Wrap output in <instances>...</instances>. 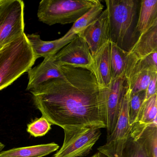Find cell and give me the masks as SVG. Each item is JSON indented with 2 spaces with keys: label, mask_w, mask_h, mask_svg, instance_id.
<instances>
[{
  "label": "cell",
  "mask_w": 157,
  "mask_h": 157,
  "mask_svg": "<svg viewBox=\"0 0 157 157\" xmlns=\"http://www.w3.org/2000/svg\"><path fill=\"white\" fill-rule=\"evenodd\" d=\"M63 78L30 91L34 103L51 124L64 130L105 128L100 112L99 89L92 71L61 66Z\"/></svg>",
  "instance_id": "1"
},
{
  "label": "cell",
  "mask_w": 157,
  "mask_h": 157,
  "mask_svg": "<svg viewBox=\"0 0 157 157\" xmlns=\"http://www.w3.org/2000/svg\"><path fill=\"white\" fill-rule=\"evenodd\" d=\"M138 0L105 1L109 24L110 42L126 52L135 44L137 22Z\"/></svg>",
  "instance_id": "2"
},
{
  "label": "cell",
  "mask_w": 157,
  "mask_h": 157,
  "mask_svg": "<svg viewBox=\"0 0 157 157\" xmlns=\"http://www.w3.org/2000/svg\"><path fill=\"white\" fill-rule=\"evenodd\" d=\"M36 60L25 33L0 49V90L28 72Z\"/></svg>",
  "instance_id": "3"
},
{
  "label": "cell",
  "mask_w": 157,
  "mask_h": 157,
  "mask_svg": "<svg viewBox=\"0 0 157 157\" xmlns=\"http://www.w3.org/2000/svg\"><path fill=\"white\" fill-rule=\"evenodd\" d=\"M98 0H43L37 10L38 20L49 25L74 23Z\"/></svg>",
  "instance_id": "4"
},
{
  "label": "cell",
  "mask_w": 157,
  "mask_h": 157,
  "mask_svg": "<svg viewBox=\"0 0 157 157\" xmlns=\"http://www.w3.org/2000/svg\"><path fill=\"white\" fill-rule=\"evenodd\" d=\"M24 2L0 0V49L24 33Z\"/></svg>",
  "instance_id": "5"
},
{
  "label": "cell",
  "mask_w": 157,
  "mask_h": 157,
  "mask_svg": "<svg viewBox=\"0 0 157 157\" xmlns=\"http://www.w3.org/2000/svg\"><path fill=\"white\" fill-rule=\"evenodd\" d=\"M127 87L124 77L113 79L109 87H99L100 112L106 126L107 136L110 135L115 127Z\"/></svg>",
  "instance_id": "6"
},
{
  "label": "cell",
  "mask_w": 157,
  "mask_h": 157,
  "mask_svg": "<svg viewBox=\"0 0 157 157\" xmlns=\"http://www.w3.org/2000/svg\"><path fill=\"white\" fill-rule=\"evenodd\" d=\"M64 140L54 157H82L86 156L101 136V128H82L64 130Z\"/></svg>",
  "instance_id": "7"
},
{
  "label": "cell",
  "mask_w": 157,
  "mask_h": 157,
  "mask_svg": "<svg viewBox=\"0 0 157 157\" xmlns=\"http://www.w3.org/2000/svg\"><path fill=\"white\" fill-rule=\"evenodd\" d=\"M130 90L128 87L123 97L120 113L114 129L107 136L106 142L98 148L99 152L107 157H122V152L131 132L128 122V105Z\"/></svg>",
  "instance_id": "8"
},
{
  "label": "cell",
  "mask_w": 157,
  "mask_h": 157,
  "mask_svg": "<svg viewBox=\"0 0 157 157\" xmlns=\"http://www.w3.org/2000/svg\"><path fill=\"white\" fill-rule=\"evenodd\" d=\"M60 66L85 69L93 71V58L85 40L79 36L54 56Z\"/></svg>",
  "instance_id": "9"
},
{
  "label": "cell",
  "mask_w": 157,
  "mask_h": 157,
  "mask_svg": "<svg viewBox=\"0 0 157 157\" xmlns=\"http://www.w3.org/2000/svg\"><path fill=\"white\" fill-rule=\"evenodd\" d=\"M156 52L157 25L140 35L135 44L128 52L124 76L125 80L138 62Z\"/></svg>",
  "instance_id": "10"
},
{
  "label": "cell",
  "mask_w": 157,
  "mask_h": 157,
  "mask_svg": "<svg viewBox=\"0 0 157 157\" xmlns=\"http://www.w3.org/2000/svg\"><path fill=\"white\" fill-rule=\"evenodd\" d=\"M77 36L87 43L93 57L108 42H110L108 14L106 9L84 31Z\"/></svg>",
  "instance_id": "11"
},
{
  "label": "cell",
  "mask_w": 157,
  "mask_h": 157,
  "mask_svg": "<svg viewBox=\"0 0 157 157\" xmlns=\"http://www.w3.org/2000/svg\"><path fill=\"white\" fill-rule=\"evenodd\" d=\"M27 72L29 81L27 90L29 91L50 80L64 77L61 66L56 61L54 56L44 58L40 64Z\"/></svg>",
  "instance_id": "12"
},
{
  "label": "cell",
  "mask_w": 157,
  "mask_h": 157,
  "mask_svg": "<svg viewBox=\"0 0 157 157\" xmlns=\"http://www.w3.org/2000/svg\"><path fill=\"white\" fill-rule=\"evenodd\" d=\"M130 136L143 149L147 157H157V124L132 125Z\"/></svg>",
  "instance_id": "13"
},
{
  "label": "cell",
  "mask_w": 157,
  "mask_h": 157,
  "mask_svg": "<svg viewBox=\"0 0 157 157\" xmlns=\"http://www.w3.org/2000/svg\"><path fill=\"white\" fill-rule=\"evenodd\" d=\"M92 58L93 72L99 88L109 87L113 80L110 42L105 44Z\"/></svg>",
  "instance_id": "14"
},
{
  "label": "cell",
  "mask_w": 157,
  "mask_h": 157,
  "mask_svg": "<svg viewBox=\"0 0 157 157\" xmlns=\"http://www.w3.org/2000/svg\"><path fill=\"white\" fill-rule=\"evenodd\" d=\"M77 36H64L56 40L47 41L42 40L40 36L37 34L26 35L36 60L41 57L55 56Z\"/></svg>",
  "instance_id": "15"
},
{
  "label": "cell",
  "mask_w": 157,
  "mask_h": 157,
  "mask_svg": "<svg viewBox=\"0 0 157 157\" xmlns=\"http://www.w3.org/2000/svg\"><path fill=\"white\" fill-rule=\"evenodd\" d=\"M157 25V0H144L140 3L139 12L135 28L137 36Z\"/></svg>",
  "instance_id": "16"
},
{
  "label": "cell",
  "mask_w": 157,
  "mask_h": 157,
  "mask_svg": "<svg viewBox=\"0 0 157 157\" xmlns=\"http://www.w3.org/2000/svg\"><path fill=\"white\" fill-rule=\"evenodd\" d=\"M59 146L55 142L14 148L0 152V157H44L55 152Z\"/></svg>",
  "instance_id": "17"
},
{
  "label": "cell",
  "mask_w": 157,
  "mask_h": 157,
  "mask_svg": "<svg viewBox=\"0 0 157 157\" xmlns=\"http://www.w3.org/2000/svg\"><path fill=\"white\" fill-rule=\"evenodd\" d=\"M103 9L104 5L98 0L94 6L73 23L72 27L64 36L78 35L99 17L103 11Z\"/></svg>",
  "instance_id": "18"
},
{
  "label": "cell",
  "mask_w": 157,
  "mask_h": 157,
  "mask_svg": "<svg viewBox=\"0 0 157 157\" xmlns=\"http://www.w3.org/2000/svg\"><path fill=\"white\" fill-rule=\"evenodd\" d=\"M110 43L113 79L124 77L128 52L121 49L115 44Z\"/></svg>",
  "instance_id": "19"
},
{
  "label": "cell",
  "mask_w": 157,
  "mask_h": 157,
  "mask_svg": "<svg viewBox=\"0 0 157 157\" xmlns=\"http://www.w3.org/2000/svg\"><path fill=\"white\" fill-rule=\"evenodd\" d=\"M157 95L156 94L144 101L136 123L145 125L157 124Z\"/></svg>",
  "instance_id": "20"
},
{
  "label": "cell",
  "mask_w": 157,
  "mask_h": 157,
  "mask_svg": "<svg viewBox=\"0 0 157 157\" xmlns=\"http://www.w3.org/2000/svg\"><path fill=\"white\" fill-rule=\"evenodd\" d=\"M155 73L157 72L145 70L132 76L126 82L131 93H136L146 90L152 76Z\"/></svg>",
  "instance_id": "21"
},
{
  "label": "cell",
  "mask_w": 157,
  "mask_h": 157,
  "mask_svg": "<svg viewBox=\"0 0 157 157\" xmlns=\"http://www.w3.org/2000/svg\"><path fill=\"white\" fill-rule=\"evenodd\" d=\"M145 97V91L136 93H132L130 92L128 105V122L130 125L132 126L136 122Z\"/></svg>",
  "instance_id": "22"
},
{
  "label": "cell",
  "mask_w": 157,
  "mask_h": 157,
  "mask_svg": "<svg viewBox=\"0 0 157 157\" xmlns=\"http://www.w3.org/2000/svg\"><path fill=\"white\" fill-rule=\"evenodd\" d=\"M51 124L44 117L37 118L27 125V132L35 137L43 136L51 129Z\"/></svg>",
  "instance_id": "23"
},
{
  "label": "cell",
  "mask_w": 157,
  "mask_h": 157,
  "mask_svg": "<svg viewBox=\"0 0 157 157\" xmlns=\"http://www.w3.org/2000/svg\"><path fill=\"white\" fill-rule=\"evenodd\" d=\"M122 157H147L139 144L129 135L123 152Z\"/></svg>",
  "instance_id": "24"
},
{
  "label": "cell",
  "mask_w": 157,
  "mask_h": 157,
  "mask_svg": "<svg viewBox=\"0 0 157 157\" xmlns=\"http://www.w3.org/2000/svg\"><path fill=\"white\" fill-rule=\"evenodd\" d=\"M157 73H155L152 76L147 89L145 90V101L149 99L155 94H157Z\"/></svg>",
  "instance_id": "25"
},
{
  "label": "cell",
  "mask_w": 157,
  "mask_h": 157,
  "mask_svg": "<svg viewBox=\"0 0 157 157\" xmlns=\"http://www.w3.org/2000/svg\"><path fill=\"white\" fill-rule=\"evenodd\" d=\"M91 157H104V155H103L102 153H101V152H97V153L94 154L93 156H92Z\"/></svg>",
  "instance_id": "26"
},
{
  "label": "cell",
  "mask_w": 157,
  "mask_h": 157,
  "mask_svg": "<svg viewBox=\"0 0 157 157\" xmlns=\"http://www.w3.org/2000/svg\"><path fill=\"white\" fill-rule=\"evenodd\" d=\"M4 147H5V146H4V144L2 143V142H0V152L2 151Z\"/></svg>",
  "instance_id": "27"
}]
</instances>
